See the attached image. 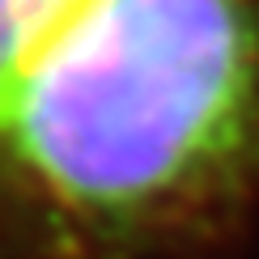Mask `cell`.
<instances>
[{
    "instance_id": "cell-1",
    "label": "cell",
    "mask_w": 259,
    "mask_h": 259,
    "mask_svg": "<svg viewBox=\"0 0 259 259\" xmlns=\"http://www.w3.org/2000/svg\"><path fill=\"white\" fill-rule=\"evenodd\" d=\"M259 208V0H77L0 90V259H170Z\"/></svg>"
},
{
    "instance_id": "cell-2",
    "label": "cell",
    "mask_w": 259,
    "mask_h": 259,
    "mask_svg": "<svg viewBox=\"0 0 259 259\" xmlns=\"http://www.w3.org/2000/svg\"><path fill=\"white\" fill-rule=\"evenodd\" d=\"M77 0H0V90Z\"/></svg>"
}]
</instances>
